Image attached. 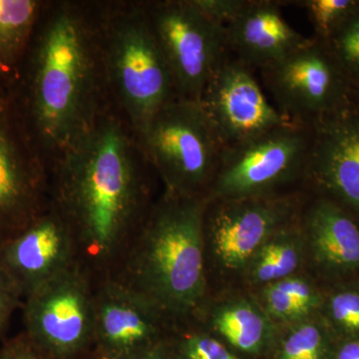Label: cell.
<instances>
[{"label": "cell", "mask_w": 359, "mask_h": 359, "mask_svg": "<svg viewBox=\"0 0 359 359\" xmlns=\"http://www.w3.org/2000/svg\"><path fill=\"white\" fill-rule=\"evenodd\" d=\"M49 174L50 204L72 233L78 264L95 285L114 278L161 194L136 135L108 107Z\"/></svg>", "instance_id": "6da1fadb"}, {"label": "cell", "mask_w": 359, "mask_h": 359, "mask_svg": "<svg viewBox=\"0 0 359 359\" xmlns=\"http://www.w3.org/2000/svg\"><path fill=\"white\" fill-rule=\"evenodd\" d=\"M11 93L50 168L110 107L98 1L45 2Z\"/></svg>", "instance_id": "7a4b0ae2"}, {"label": "cell", "mask_w": 359, "mask_h": 359, "mask_svg": "<svg viewBox=\"0 0 359 359\" xmlns=\"http://www.w3.org/2000/svg\"><path fill=\"white\" fill-rule=\"evenodd\" d=\"M207 199L163 189L112 280L175 323L192 320L210 297L203 219Z\"/></svg>", "instance_id": "3957f363"}, {"label": "cell", "mask_w": 359, "mask_h": 359, "mask_svg": "<svg viewBox=\"0 0 359 359\" xmlns=\"http://www.w3.org/2000/svg\"><path fill=\"white\" fill-rule=\"evenodd\" d=\"M101 58L110 107L137 138L180 98L156 37L146 0L98 1Z\"/></svg>", "instance_id": "277c9868"}, {"label": "cell", "mask_w": 359, "mask_h": 359, "mask_svg": "<svg viewBox=\"0 0 359 359\" xmlns=\"http://www.w3.org/2000/svg\"><path fill=\"white\" fill-rule=\"evenodd\" d=\"M138 140L164 190L207 199L224 148L200 101H172Z\"/></svg>", "instance_id": "5b68a950"}, {"label": "cell", "mask_w": 359, "mask_h": 359, "mask_svg": "<svg viewBox=\"0 0 359 359\" xmlns=\"http://www.w3.org/2000/svg\"><path fill=\"white\" fill-rule=\"evenodd\" d=\"M313 127L287 123L224 148L207 200L250 199L306 191Z\"/></svg>", "instance_id": "8992f818"}, {"label": "cell", "mask_w": 359, "mask_h": 359, "mask_svg": "<svg viewBox=\"0 0 359 359\" xmlns=\"http://www.w3.org/2000/svg\"><path fill=\"white\" fill-rule=\"evenodd\" d=\"M309 195L299 191L273 197L207 200L203 233L209 285L216 278H243L259 248L276 231L297 222Z\"/></svg>", "instance_id": "52a82bcc"}, {"label": "cell", "mask_w": 359, "mask_h": 359, "mask_svg": "<svg viewBox=\"0 0 359 359\" xmlns=\"http://www.w3.org/2000/svg\"><path fill=\"white\" fill-rule=\"evenodd\" d=\"M94 289L79 264L23 299L25 334L46 359H82L92 353Z\"/></svg>", "instance_id": "ba28073f"}, {"label": "cell", "mask_w": 359, "mask_h": 359, "mask_svg": "<svg viewBox=\"0 0 359 359\" xmlns=\"http://www.w3.org/2000/svg\"><path fill=\"white\" fill-rule=\"evenodd\" d=\"M146 6L180 98L200 101L230 54L226 27L210 20L193 0H146Z\"/></svg>", "instance_id": "9c48e42d"}, {"label": "cell", "mask_w": 359, "mask_h": 359, "mask_svg": "<svg viewBox=\"0 0 359 359\" xmlns=\"http://www.w3.org/2000/svg\"><path fill=\"white\" fill-rule=\"evenodd\" d=\"M259 72L273 106L294 124L313 127L353 98L351 82L325 42L313 36Z\"/></svg>", "instance_id": "30bf717a"}, {"label": "cell", "mask_w": 359, "mask_h": 359, "mask_svg": "<svg viewBox=\"0 0 359 359\" xmlns=\"http://www.w3.org/2000/svg\"><path fill=\"white\" fill-rule=\"evenodd\" d=\"M50 174L11 91L0 89V244L46 210Z\"/></svg>", "instance_id": "8fae6325"}, {"label": "cell", "mask_w": 359, "mask_h": 359, "mask_svg": "<svg viewBox=\"0 0 359 359\" xmlns=\"http://www.w3.org/2000/svg\"><path fill=\"white\" fill-rule=\"evenodd\" d=\"M200 102L224 148L290 123L269 100L255 71L231 52L205 85Z\"/></svg>", "instance_id": "7c38bea8"}, {"label": "cell", "mask_w": 359, "mask_h": 359, "mask_svg": "<svg viewBox=\"0 0 359 359\" xmlns=\"http://www.w3.org/2000/svg\"><path fill=\"white\" fill-rule=\"evenodd\" d=\"M174 325L155 304L117 280L109 278L96 283L94 358H128L164 341Z\"/></svg>", "instance_id": "4fadbf2b"}, {"label": "cell", "mask_w": 359, "mask_h": 359, "mask_svg": "<svg viewBox=\"0 0 359 359\" xmlns=\"http://www.w3.org/2000/svg\"><path fill=\"white\" fill-rule=\"evenodd\" d=\"M306 189L334 201L359 218V102L325 116L313 126Z\"/></svg>", "instance_id": "5bb4252c"}, {"label": "cell", "mask_w": 359, "mask_h": 359, "mask_svg": "<svg viewBox=\"0 0 359 359\" xmlns=\"http://www.w3.org/2000/svg\"><path fill=\"white\" fill-rule=\"evenodd\" d=\"M77 264L74 238L50 202L32 223L0 244V269L20 290L23 299Z\"/></svg>", "instance_id": "9a60e30c"}, {"label": "cell", "mask_w": 359, "mask_h": 359, "mask_svg": "<svg viewBox=\"0 0 359 359\" xmlns=\"http://www.w3.org/2000/svg\"><path fill=\"white\" fill-rule=\"evenodd\" d=\"M306 263L332 285L359 280V218L334 201L309 193L299 218Z\"/></svg>", "instance_id": "2e32d148"}, {"label": "cell", "mask_w": 359, "mask_h": 359, "mask_svg": "<svg viewBox=\"0 0 359 359\" xmlns=\"http://www.w3.org/2000/svg\"><path fill=\"white\" fill-rule=\"evenodd\" d=\"M283 6V1L247 0L237 18L226 26L229 50L250 69L273 65L311 39L285 20Z\"/></svg>", "instance_id": "e0dca14e"}, {"label": "cell", "mask_w": 359, "mask_h": 359, "mask_svg": "<svg viewBox=\"0 0 359 359\" xmlns=\"http://www.w3.org/2000/svg\"><path fill=\"white\" fill-rule=\"evenodd\" d=\"M192 320L235 353L252 356L269 351L278 328L256 297L245 294L210 295Z\"/></svg>", "instance_id": "ac0fdd59"}, {"label": "cell", "mask_w": 359, "mask_h": 359, "mask_svg": "<svg viewBox=\"0 0 359 359\" xmlns=\"http://www.w3.org/2000/svg\"><path fill=\"white\" fill-rule=\"evenodd\" d=\"M46 0H0V89L11 91Z\"/></svg>", "instance_id": "d6986e66"}, {"label": "cell", "mask_w": 359, "mask_h": 359, "mask_svg": "<svg viewBox=\"0 0 359 359\" xmlns=\"http://www.w3.org/2000/svg\"><path fill=\"white\" fill-rule=\"evenodd\" d=\"M306 264V248L299 219L266 241L257 250L243 276L248 287L259 290L269 283L299 273Z\"/></svg>", "instance_id": "ffe728a7"}, {"label": "cell", "mask_w": 359, "mask_h": 359, "mask_svg": "<svg viewBox=\"0 0 359 359\" xmlns=\"http://www.w3.org/2000/svg\"><path fill=\"white\" fill-rule=\"evenodd\" d=\"M334 337L320 314L278 325L269 349L273 359H332Z\"/></svg>", "instance_id": "44dd1931"}, {"label": "cell", "mask_w": 359, "mask_h": 359, "mask_svg": "<svg viewBox=\"0 0 359 359\" xmlns=\"http://www.w3.org/2000/svg\"><path fill=\"white\" fill-rule=\"evenodd\" d=\"M318 314L335 340L359 339V280L339 283L323 292Z\"/></svg>", "instance_id": "7402d4cb"}, {"label": "cell", "mask_w": 359, "mask_h": 359, "mask_svg": "<svg viewBox=\"0 0 359 359\" xmlns=\"http://www.w3.org/2000/svg\"><path fill=\"white\" fill-rule=\"evenodd\" d=\"M168 344L174 359H244L192 320L175 323Z\"/></svg>", "instance_id": "603a6c76"}, {"label": "cell", "mask_w": 359, "mask_h": 359, "mask_svg": "<svg viewBox=\"0 0 359 359\" xmlns=\"http://www.w3.org/2000/svg\"><path fill=\"white\" fill-rule=\"evenodd\" d=\"M323 42L353 88L359 89V4Z\"/></svg>", "instance_id": "cb8c5ba5"}, {"label": "cell", "mask_w": 359, "mask_h": 359, "mask_svg": "<svg viewBox=\"0 0 359 359\" xmlns=\"http://www.w3.org/2000/svg\"><path fill=\"white\" fill-rule=\"evenodd\" d=\"M304 9L313 27V37L325 41L358 7L359 0H301L290 1Z\"/></svg>", "instance_id": "d4e9b609"}, {"label": "cell", "mask_w": 359, "mask_h": 359, "mask_svg": "<svg viewBox=\"0 0 359 359\" xmlns=\"http://www.w3.org/2000/svg\"><path fill=\"white\" fill-rule=\"evenodd\" d=\"M255 297L276 325H290L316 316L297 304L292 297L278 290L273 283L259 289V292Z\"/></svg>", "instance_id": "484cf974"}, {"label": "cell", "mask_w": 359, "mask_h": 359, "mask_svg": "<svg viewBox=\"0 0 359 359\" xmlns=\"http://www.w3.org/2000/svg\"><path fill=\"white\" fill-rule=\"evenodd\" d=\"M271 283L311 314L320 313L323 292L309 276L297 273Z\"/></svg>", "instance_id": "4316f807"}, {"label": "cell", "mask_w": 359, "mask_h": 359, "mask_svg": "<svg viewBox=\"0 0 359 359\" xmlns=\"http://www.w3.org/2000/svg\"><path fill=\"white\" fill-rule=\"evenodd\" d=\"M205 16L226 27L243 11L247 0H193Z\"/></svg>", "instance_id": "83f0119b"}, {"label": "cell", "mask_w": 359, "mask_h": 359, "mask_svg": "<svg viewBox=\"0 0 359 359\" xmlns=\"http://www.w3.org/2000/svg\"><path fill=\"white\" fill-rule=\"evenodd\" d=\"M22 304L20 290L0 269V335L6 332L14 311L22 306Z\"/></svg>", "instance_id": "f1b7e54d"}, {"label": "cell", "mask_w": 359, "mask_h": 359, "mask_svg": "<svg viewBox=\"0 0 359 359\" xmlns=\"http://www.w3.org/2000/svg\"><path fill=\"white\" fill-rule=\"evenodd\" d=\"M0 359H46L35 348L25 332L16 335L0 347Z\"/></svg>", "instance_id": "f546056e"}, {"label": "cell", "mask_w": 359, "mask_h": 359, "mask_svg": "<svg viewBox=\"0 0 359 359\" xmlns=\"http://www.w3.org/2000/svg\"><path fill=\"white\" fill-rule=\"evenodd\" d=\"M332 359H359V339L335 340Z\"/></svg>", "instance_id": "4dcf8cb0"}, {"label": "cell", "mask_w": 359, "mask_h": 359, "mask_svg": "<svg viewBox=\"0 0 359 359\" xmlns=\"http://www.w3.org/2000/svg\"><path fill=\"white\" fill-rule=\"evenodd\" d=\"M126 359H174L168 339Z\"/></svg>", "instance_id": "1f68e13d"}, {"label": "cell", "mask_w": 359, "mask_h": 359, "mask_svg": "<svg viewBox=\"0 0 359 359\" xmlns=\"http://www.w3.org/2000/svg\"><path fill=\"white\" fill-rule=\"evenodd\" d=\"M353 97L359 102V89H353Z\"/></svg>", "instance_id": "d6a6232c"}, {"label": "cell", "mask_w": 359, "mask_h": 359, "mask_svg": "<svg viewBox=\"0 0 359 359\" xmlns=\"http://www.w3.org/2000/svg\"><path fill=\"white\" fill-rule=\"evenodd\" d=\"M82 359H95V358H94L93 354H92V353H91L88 354V355L85 356V358H82Z\"/></svg>", "instance_id": "836d02e7"}]
</instances>
